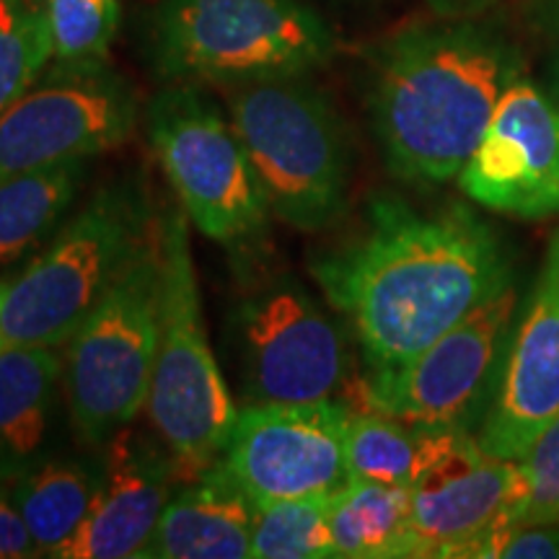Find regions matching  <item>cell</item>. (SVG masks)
<instances>
[{"mask_svg": "<svg viewBox=\"0 0 559 559\" xmlns=\"http://www.w3.org/2000/svg\"><path fill=\"white\" fill-rule=\"evenodd\" d=\"M332 498V495H330ZM330 498L280 500L257 506L251 531L254 559H330Z\"/></svg>", "mask_w": 559, "mask_h": 559, "instance_id": "603a6c76", "label": "cell"}, {"mask_svg": "<svg viewBox=\"0 0 559 559\" xmlns=\"http://www.w3.org/2000/svg\"><path fill=\"white\" fill-rule=\"evenodd\" d=\"M419 430L379 412L349 409L345 453L349 477L409 487L417 466Z\"/></svg>", "mask_w": 559, "mask_h": 559, "instance_id": "7402d4cb", "label": "cell"}, {"mask_svg": "<svg viewBox=\"0 0 559 559\" xmlns=\"http://www.w3.org/2000/svg\"><path fill=\"white\" fill-rule=\"evenodd\" d=\"M39 557L37 544H34L29 528L21 519L16 502L11 492L0 481V559H26Z\"/></svg>", "mask_w": 559, "mask_h": 559, "instance_id": "83f0119b", "label": "cell"}, {"mask_svg": "<svg viewBox=\"0 0 559 559\" xmlns=\"http://www.w3.org/2000/svg\"><path fill=\"white\" fill-rule=\"evenodd\" d=\"M174 477L177 466L169 453L122 428L109 440L94 508L58 559H143L171 500Z\"/></svg>", "mask_w": 559, "mask_h": 559, "instance_id": "2e32d148", "label": "cell"}, {"mask_svg": "<svg viewBox=\"0 0 559 559\" xmlns=\"http://www.w3.org/2000/svg\"><path fill=\"white\" fill-rule=\"evenodd\" d=\"M62 373L58 347H0V477L41 456Z\"/></svg>", "mask_w": 559, "mask_h": 559, "instance_id": "d6986e66", "label": "cell"}, {"mask_svg": "<svg viewBox=\"0 0 559 559\" xmlns=\"http://www.w3.org/2000/svg\"><path fill=\"white\" fill-rule=\"evenodd\" d=\"M104 464L81 456H47L0 477L29 528L39 557H58L88 519Z\"/></svg>", "mask_w": 559, "mask_h": 559, "instance_id": "ac0fdd59", "label": "cell"}, {"mask_svg": "<svg viewBox=\"0 0 559 559\" xmlns=\"http://www.w3.org/2000/svg\"><path fill=\"white\" fill-rule=\"evenodd\" d=\"M432 3H436L438 9H443V11H453V9H461V5L479 3V0H432Z\"/></svg>", "mask_w": 559, "mask_h": 559, "instance_id": "f1b7e54d", "label": "cell"}, {"mask_svg": "<svg viewBox=\"0 0 559 559\" xmlns=\"http://www.w3.org/2000/svg\"><path fill=\"white\" fill-rule=\"evenodd\" d=\"M506 559H559V521L513 526L487 551Z\"/></svg>", "mask_w": 559, "mask_h": 559, "instance_id": "4316f807", "label": "cell"}, {"mask_svg": "<svg viewBox=\"0 0 559 559\" xmlns=\"http://www.w3.org/2000/svg\"><path fill=\"white\" fill-rule=\"evenodd\" d=\"M158 319L160 221L68 340V407L86 443H109L145 409L158 349Z\"/></svg>", "mask_w": 559, "mask_h": 559, "instance_id": "52a82bcc", "label": "cell"}, {"mask_svg": "<svg viewBox=\"0 0 559 559\" xmlns=\"http://www.w3.org/2000/svg\"><path fill=\"white\" fill-rule=\"evenodd\" d=\"M407 489L419 557L487 559L489 547L519 523V461L489 453L466 428L419 430Z\"/></svg>", "mask_w": 559, "mask_h": 559, "instance_id": "9c48e42d", "label": "cell"}, {"mask_svg": "<svg viewBox=\"0 0 559 559\" xmlns=\"http://www.w3.org/2000/svg\"><path fill=\"white\" fill-rule=\"evenodd\" d=\"M52 60H107L120 29V0H45Z\"/></svg>", "mask_w": 559, "mask_h": 559, "instance_id": "d4e9b609", "label": "cell"}, {"mask_svg": "<svg viewBox=\"0 0 559 559\" xmlns=\"http://www.w3.org/2000/svg\"><path fill=\"white\" fill-rule=\"evenodd\" d=\"M228 117L277 221L296 230H324L345 213V130L306 75L230 86Z\"/></svg>", "mask_w": 559, "mask_h": 559, "instance_id": "8992f818", "label": "cell"}, {"mask_svg": "<svg viewBox=\"0 0 559 559\" xmlns=\"http://www.w3.org/2000/svg\"><path fill=\"white\" fill-rule=\"evenodd\" d=\"M185 210L160 218V319L145 409L177 477H200L218 464L236 409L210 347Z\"/></svg>", "mask_w": 559, "mask_h": 559, "instance_id": "5b68a950", "label": "cell"}, {"mask_svg": "<svg viewBox=\"0 0 559 559\" xmlns=\"http://www.w3.org/2000/svg\"><path fill=\"white\" fill-rule=\"evenodd\" d=\"M519 472L523 500L515 526L559 521V412L523 451Z\"/></svg>", "mask_w": 559, "mask_h": 559, "instance_id": "484cf974", "label": "cell"}, {"mask_svg": "<svg viewBox=\"0 0 559 559\" xmlns=\"http://www.w3.org/2000/svg\"><path fill=\"white\" fill-rule=\"evenodd\" d=\"M461 190L495 213L536 221L559 213V109L515 81L500 96L477 151L459 174Z\"/></svg>", "mask_w": 559, "mask_h": 559, "instance_id": "5bb4252c", "label": "cell"}, {"mask_svg": "<svg viewBox=\"0 0 559 559\" xmlns=\"http://www.w3.org/2000/svg\"><path fill=\"white\" fill-rule=\"evenodd\" d=\"M52 60L45 5L0 0V115L29 91Z\"/></svg>", "mask_w": 559, "mask_h": 559, "instance_id": "cb8c5ba5", "label": "cell"}, {"mask_svg": "<svg viewBox=\"0 0 559 559\" xmlns=\"http://www.w3.org/2000/svg\"><path fill=\"white\" fill-rule=\"evenodd\" d=\"M135 122V91L107 60H55L0 115V181L120 148Z\"/></svg>", "mask_w": 559, "mask_h": 559, "instance_id": "30bf717a", "label": "cell"}, {"mask_svg": "<svg viewBox=\"0 0 559 559\" xmlns=\"http://www.w3.org/2000/svg\"><path fill=\"white\" fill-rule=\"evenodd\" d=\"M145 50L160 81L230 88L309 75L334 37L300 0H156Z\"/></svg>", "mask_w": 559, "mask_h": 559, "instance_id": "277c9868", "label": "cell"}, {"mask_svg": "<svg viewBox=\"0 0 559 559\" xmlns=\"http://www.w3.org/2000/svg\"><path fill=\"white\" fill-rule=\"evenodd\" d=\"M559 412V228L536 280L528 311L502 368L479 443L495 456L519 461Z\"/></svg>", "mask_w": 559, "mask_h": 559, "instance_id": "9a60e30c", "label": "cell"}, {"mask_svg": "<svg viewBox=\"0 0 559 559\" xmlns=\"http://www.w3.org/2000/svg\"><path fill=\"white\" fill-rule=\"evenodd\" d=\"M368 370L402 366L510 285L495 230L469 207L370 200L362 226L311 262Z\"/></svg>", "mask_w": 559, "mask_h": 559, "instance_id": "6da1fadb", "label": "cell"}, {"mask_svg": "<svg viewBox=\"0 0 559 559\" xmlns=\"http://www.w3.org/2000/svg\"><path fill=\"white\" fill-rule=\"evenodd\" d=\"M515 75L508 47L469 24L412 26L389 39L370 91L389 169L419 187L459 179Z\"/></svg>", "mask_w": 559, "mask_h": 559, "instance_id": "7a4b0ae2", "label": "cell"}, {"mask_svg": "<svg viewBox=\"0 0 559 559\" xmlns=\"http://www.w3.org/2000/svg\"><path fill=\"white\" fill-rule=\"evenodd\" d=\"M257 502L223 461L171 495L143 559L251 557Z\"/></svg>", "mask_w": 559, "mask_h": 559, "instance_id": "e0dca14e", "label": "cell"}, {"mask_svg": "<svg viewBox=\"0 0 559 559\" xmlns=\"http://www.w3.org/2000/svg\"><path fill=\"white\" fill-rule=\"evenodd\" d=\"M555 104L559 109V58H557V68H555Z\"/></svg>", "mask_w": 559, "mask_h": 559, "instance_id": "f546056e", "label": "cell"}, {"mask_svg": "<svg viewBox=\"0 0 559 559\" xmlns=\"http://www.w3.org/2000/svg\"><path fill=\"white\" fill-rule=\"evenodd\" d=\"M251 404H311L347 389L345 334L293 277L257 285L234 313Z\"/></svg>", "mask_w": 559, "mask_h": 559, "instance_id": "8fae6325", "label": "cell"}, {"mask_svg": "<svg viewBox=\"0 0 559 559\" xmlns=\"http://www.w3.org/2000/svg\"><path fill=\"white\" fill-rule=\"evenodd\" d=\"M340 400L311 404H249L236 417L223 466L257 506L330 498L349 479Z\"/></svg>", "mask_w": 559, "mask_h": 559, "instance_id": "4fadbf2b", "label": "cell"}, {"mask_svg": "<svg viewBox=\"0 0 559 559\" xmlns=\"http://www.w3.org/2000/svg\"><path fill=\"white\" fill-rule=\"evenodd\" d=\"M83 179L86 160H68L0 181V267L26 260L58 234Z\"/></svg>", "mask_w": 559, "mask_h": 559, "instance_id": "44dd1931", "label": "cell"}, {"mask_svg": "<svg viewBox=\"0 0 559 559\" xmlns=\"http://www.w3.org/2000/svg\"><path fill=\"white\" fill-rule=\"evenodd\" d=\"M513 309L515 288L506 285L415 358L394 368L368 370L345 404L419 430L466 428V417L492 379Z\"/></svg>", "mask_w": 559, "mask_h": 559, "instance_id": "7c38bea8", "label": "cell"}, {"mask_svg": "<svg viewBox=\"0 0 559 559\" xmlns=\"http://www.w3.org/2000/svg\"><path fill=\"white\" fill-rule=\"evenodd\" d=\"M151 148L202 236L247 247L267 230V198L228 115L200 86L169 83L145 109Z\"/></svg>", "mask_w": 559, "mask_h": 559, "instance_id": "ba28073f", "label": "cell"}, {"mask_svg": "<svg viewBox=\"0 0 559 559\" xmlns=\"http://www.w3.org/2000/svg\"><path fill=\"white\" fill-rule=\"evenodd\" d=\"M138 179H115L11 280L0 283V347H62L156 230Z\"/></svg>", "mask_w": 559, "mask_h": 559, "instance_id": "3957f363", "label": "cell"}, {"mask_svg": "<svg viewBox=\"0 0 559 559\" xmlns=\"http://www.w3.org/2000/svg\"><path fill=\"white\" fill-rule=\"evenodd\" d=\"M330 531L337 557H419L407 487L349 479L330 498Z\"/></svg>", "mask_w": 559, "mask_h": 559, "instance_id": "ffe728a7", "label": "cell"}]
</instances>
